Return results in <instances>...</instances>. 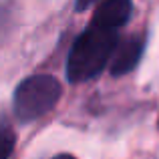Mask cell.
I'll list each match as a JSON object with an SVG mask.
<instances>
[{"label": "cell", "mask_w": 159, "mask_h": 159, "mask_svg": "<svg viewBox=\"0 0 159 159\" xmlns=\"http://www.w3.org/2000/svg\"><path fill=\"white\" fill-rule=\"evenodd\" d=\"M119 44V34L113 28L91 20L87 28L75 39L66 57V79L70 83H85L99 77L111 62Z\"/></svg>", "instance_id": "cell-1"}, {"label": "cell", "mask_w": 159, "mask_h": 159, "mask_svg": "<svg viewBox=\"0 0 159 159\" xmlns=\"http://www.w3.org/2000/svg\"><path fill=\"white\" fill-rule=\"evenodd\" d=\"M62 85L52 75H30L22 79L12 95V111L20 123H32V121L44 117L52 111L54 105L61 101Z\"/></svg>", "instance_id": "cell-2"}, {"label": "cell", "mask_w": 159, "mask_h": 159, "mask_svg": "<svg viewBox=\"0 0 159 159\" xmlns=\"http://www.w3.org/2000/svg\"><path fill=\"white\" fill-rule=\"evenodd\" d=\"M145 43H147L145 32H133V34L125 36L123 40H119L111 62H109V70L113 77H123L139 65L145 51Z\"/></svg>", "instance_id": "cell-3"}, {"label": "cell", "mask_w": 159, "mask_h": 159, "mask_svg": "<svg viewBox=\"0 0 159 159\" xmlns=\"http://www.w3.org/2000/svg\"><path fill=\"white\" fill-rule=\"evenodd\" d=\"M133 12V4L129 0H105V2L97 4L93 14V22L103 24L107 28H113V30H119L121 26L129 22Z\"/></svg>", "instance_id": "cell-4"}, {"label": "cell", "mask_w": 159, "mask_h": 159, "mask_svg": "<svg viewBox=\"0 0 159 159\" xmlns=\"http://www.w3.org/2000/svg\"><path fill=\"white\" fill-rule=\"evenodd\" d=\"M16 133L6 121H0V159H8L14 151Z\"/></svg>", "instance_id": "cell-5"}, {"label": "cell", "mask_w": 159, "mask_h": 159, "mask_svg": "<svg viewBox=\"0 0 159 159\" xmlns=\"http://www.w3.org/2000/svg\"><path fill=\"white\" fill-rule=\"evenodd\" d=\"M52 159H77V157L70 155V153H61V155H54Z\"/></svg>", "instance_id": "cell-6"}]
</instances>
